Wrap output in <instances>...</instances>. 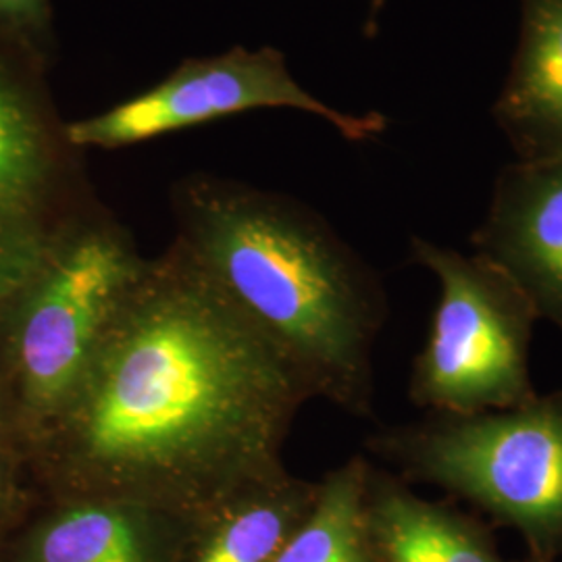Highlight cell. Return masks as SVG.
I'll use <instances>...</instances> for the list:
<instances>
[{
	"mask_svg": "<svg viewBox=\"0 0 562 562\" xmlns=\"http://www.w3.org/2000/svg\"><path fill=\"white\" fill-rule=\"evenodd\" d=\"M308 387L178 238L146 259L80 380L34 434L59 501L194 522L283 475Z\"/></svg>",
	"mask_w": 562,
	"mask_h": 562,
	"instance_id": "6da1fadb",
	"label": "cell"
},
{
	"mask_svg": "<svg viewBox=\"0 0 562 562\" xmlns=\"http://www.w3.org/2000/svg\"><path fill=\"white\" fill-rule=\"evenodd\" d=\"M178 240L294 367L311 396L369 415L382 288L306 206L240 181L176 186Z\"/></svg>",
	"mask_w": 562,
	"mask_h": 562,
	"instance_id": "7a4b0ae2",
	"label": "cell"
},
{
	"mask_svg": "<svg viewBox=\"0 0 562 562\" xmlns=\"http://www.w3.org/2000/svg\"><path fill=\"white\" fill-rule=\"evenodd\" d=\"M373 450L406 480L434 483L515 527L531 559L562 557V390L508 411L431 413L383 431Z\"/></svg>",
	"mask_w": 562,
	"mask_h": 562,
	"instance_id": "3957f363",
	"label": "cell"
},
{
	"mask_svg": "<svg viewBox=\"0 0 562 562\" xmlns=\"http://www.w3.org/2000/svg\"><path fill=\"white\" fill-rule=\"evenodd\" d=\"M144 265L127 229L97 202L11 301V375L32 436L80 380L104 325Z\"/></svg>",
	"mask_w": 562,
	"mask_h": 562,
	"instance_id": "277c9868",
	"label": "cell"
},
{
	"mask_svg": "<svg viewBox=\"0 0 562 562\" xmlns=\"http://www.w3.org/2000/svg\"><path fill=\"white\" fill-rule=\"evenodd\" d=\"M415 261L440 281V304L411 378V398L431 413L473 415L536 401L529 371L533 304L480 255L413 238Z\"/></svg>",
	"mask_w": 562,
	"mask_h": 562,
	"instance_id": "5b68a950",
	"label": "cell"
},
{
	"mask_svg": "<svg viewBox=\"0 0 562 562\" xmlns=\"http://www.w3.org/2000/svg\"><path fill=\"white\" fill-rule=\"evenodd\" d=\"M38 60L0 44V304L97 201Z\"/></svg>",
	"mask_w": 562,
	"mask_h": 562,
	"instance_id": "8992f818",
	"label": "cell"
},
{
	"mask_svg": "<svg viewBox=\"0 0 562 562\" xmlns=\"http://www.w3.org/2000/svg\"><path fill=\"white\" fill-rule=\"evenodd\" d=\"M257 109H299L329 121L355 142L371 140L387 127L382 113H341L306 92L278 48L234 46L213 57L183 60L140 94L99 115L69 121L67 136L80 150H117Z\"/></svg>",
	"mask_w": 562,
	"mask_h": 562,
	"instance_id": "52a82bcc",
	"label": "cell"
},
{
	"mask_svg": "<svg viewBox=\"0 0 562 562\" xmlns=\"http://www.w3.org/2000/svg\"><path fill=\"white\" fill-rule=\"evenodd\" d=\"M471 241L562 331V155L504 167Z\"/></svg>",
	"mask_w": 562,
	"mask_h": 562,
	"instance_id": "ba28073f",
	"label": "cell"
},
{
	"mask_svg": "<svg viewBox=\"0 0 562 562\" xmlns=\"http://www.w3.org/2000/svg\"><path fill=\"white\" fill-rule=\"evenodd\" d=\"M190 527L132 504L59 501L21 538L15 562H176Z\"/></svg>",
	"mask_w": 562,
	"mask_h": 562,
	"instance_id": "9c48e42d",
	"label": "cell"
},
{
	"mask_svg": "<svg viewBox=\"0 0 562 562\" xmlns=\"http://www.w3.org/2000/svg\"><path fill=\"white\" fill-rule=\"evenodd\" d=\"M521 42L494 104V120L519 155H562V0H521Z\"/></svg>",
	"mask_w": 562,
	"mask_h": 562,
	"instance_id": "30bf717a",
	"label": "cell"
},
{
	"mask_svg": "<svg viewBox=\"0 0 562 562\" xmlns=\"http://www.w3.org/2000/svg\"><path fill=\"white\" fill-rule=\"evenodd\" d=\"M367 525L378 562H504L483 522L371 469Z\"/></svg>",
	"mask_w": 562,
	"mask_h": 562,
	"instance_id": "8fae6325",
	"label": "cell"
},
{
	"mask_svg": "<svg viewBox=\"0 0 562 562\" xmlns=\"http://www.w3.org/2000/svg\"><path fill=\"white\" fill-rule=\"evenodd\" d=\"M317 494L288 473L240 492L190 527L176 562H276Z\"/></svg>",
	"mask_w": 562,
	"mask_h": 562,
	"instance_id": "7c38bea8",
	"label": "cell"
},
{
	"mask_svg": "<svg viewBox=\"0 0 562 562\" xmlns=\"http://www.w3.org/2000/svg\"><path fill=\"white\" fill-rule=\"evenodd\" d=\"M369 475L371 467L362 457L331 471L276 562H378L367 525Z\"/></svg>",
	"mask_w": 562,
	"mask_h": 562,
	"instance_id": "4fadbf2b",
	"label": "cell"
},
{
	"mask_svg": "<svg viewBox=\"0 0 562 562\" xmlns=\"http://www.w3.org/2000/svg\"><path fill=\"white\" fill-rule=\"evenodd\" d=\"M0 44L48 67L55 57L50 0H0Z\"/></svg>",
	"mask_w": 562,
	"mask_h": 562,
	"instance_id": "5bb4252c",
	"label": "cell"
},
{
	"mask_svg": "<svg viewBox=\"0 0 562 562\" xmlns=\"http://www.w3.org/2000/svg\"><path fill=\"white\" fill-rule=\"evenodd\" d=\"M20 506V492H18L15 483L11 480L9 471H4V469L0 467V529H2L7 522L11 521V519H15Z\"/></svg>",
	"mask_w": 562,
	"mask_h": 562,
	"instance_id": "9a60e30c",
	"label": "cell"
},
{
	"mask_svg": "<svg viewBox=\"0 0 562 562\" xmlns=\"http://www.w3.org/2000/svg\"><path fill=\"white\" fill-rule=\"evenodd\" d=\"M385 2H387V0H371V9H369L367 25H364V34H367V36H373V34L378 32L380 15H382V9Z\"/></svg>",
	"mask_w": 562,
	"mask_h": 562,
	"instance_id": "2e32d148",
	"label": "cell"
},
{
	"mask_svg": "<svg viewBox=\"0 0 562 562\" xmlns=\"http://www.w3.org/2000/svg\"><path fill=\"white\" fill-rule=\"evenodd\" d=\"M2 419H4V406H2V396H0V425H2Z\"/></svg>",
	"mask_w": 562,
	"mask_h": 562,
	"instance_id": "e0dca14e",
	"label": "cell"
},
{
	"mask_svg": "<svg viewBox=\"0 0 562 562\" xmlns=\"http://www.w3.org/2000/svg\"><path fill=\"white\" fill-rule=\"evenodd\" d=\"M527 562H546V561H538V559H529Z\"/></svg>",
	"mask_w": 562,
	"mask_h": 562,
	"instance_id": "ac0fdd59",
	"label": "cell"
}]
</instances>
